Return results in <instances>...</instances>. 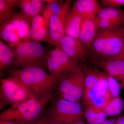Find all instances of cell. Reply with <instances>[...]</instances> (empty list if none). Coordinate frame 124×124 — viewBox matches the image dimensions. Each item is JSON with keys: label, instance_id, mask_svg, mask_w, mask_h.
<instances>
[{"label": "cell", "instance_id": "52a82bcc", "mask_svg": "<svg viewBox=\"0 0 124 124\" xmlns=\"http://www.w3.org/2000/svg\"><path fill=\"white\" fill-rule=\"evenodd\" d=\"M79 61L68 55L58 45L49 52L46 66L49 74L54 77L57 83L62 78L77 69L80 65Z\"/></svg>", "mask_w": 124, "mask_h": 124}, {"label": "cell", "instance_id": "9a60e30c", "mask_svg": "<svg viewBox=\"0 0 124 124\" xmlns=\"http://www.w3.org/2000/svg\"><path fill=\"white\" fill-rule=\"evenodd\" d=\"M104 71L120 81L121 89L124 90V61L112 60L100 64Z\"/></svg>", "mask_w": 124, "mask_h": 124}, {"label": "cell", "instance_id": "f546056e", "mask_svg": "<svg viewBox=\"0 0 124 124\" xmlns=\"http://www.w3.org/2000/svg\"><path fill=\"white\" fill-rule=\"evenodd\" d=\"M102 4L108 7L119 8L124 5V0H101Z\"/></svg>", "mask_w": 124, "mask_h": 124}, {"label": "cell", "instance_id": "d6a6232c", "mask_svg": "<svg viewBox=\"0 0 124 124\" xmlns=\"http://www.w3.org/2000/svg\"><path fill=\"white\" fill-rule=\"evenodd\" d=\"M119 60L124 61V41L123 47H122V50H121L120 53L118 55H116L115 57L113 58L111 60Z\"/></svg>", "mask_w": 124, "mask_h": 124}, {"label": "cell", "instance_id": "3957f363", "mask_svg": "<svg viewBox=\"0 0 124 124\" xmlns=\"http://www.w3.org/2000/svg\"><path fill=\"white\" fill-rule=\"evenodd\" d=\"M54 97L52 93L41 99L31 97L16 107H10L2 111L0 114V121L31 124L40 117L46 104L53 100Z\"/></svg>", "mask_w": 124, "mask_h": 124}, {"label": "cell", "instance_id": "8fae6325", "mask_svg": "<svg viewBox=\"0 0 124 124\" xmlns=\"http://www.w3.org/2000/svg\"><path fill=\"white\" fill-rule=\"evenodd\" d=\"M99 29L96 17L83 18L79 39L87 48L95 38Z\"/></svg>", "mask_w": 124, "mask_h": 124}, {"label": "cell", "instance_id": "5b68a950", "mask_svg": "<svg viewBox=\"0 0 124 124\" xmlns=\"http://www.w3.org/2000/svg\"><path fill=\"white\" fill-rule=\"evenodd\" d=\"M0 82V110L9 104H11V108L16 107L29 98L35 96L24 85L13 78L9 77L1 79Z\"/></svg>", "mask_w": 124, "mask_h": 124}, {"label": "cell", "instance_id": "836d02e7", "mask_svg": "<svg viewBox=\"0 0 124 124\" xmlns=\"http://www.w3.org/2000/svg\"><path fill=\"white\" fill-rule=\"evenodd\" d=\"M118 117H112L101 124H115Z\"/></svg>", "mask_w": 124, "mask_h": 124}, {"label": "cell", "instance_id": "603a6c76", "mask_svg": "<svg viewBox=\"0 0 124 124\" xmlns=\"http://www.w3.org/2000/svg\"><path fill=\"white\" fill-rule=\"evenodd\" d=\"M45 1L46 3L42 11V16L45 23H49L50 19L53 16L59 12L64 2L63 0H48Z\"/></svg>", "mask_w": 124, "mask_h": 124}, {"label": "cell", "instance_id": "7c38bea8", "mask_svg": "<svg viewBox=\"0 0 124 124\" xmlns=\"http://www.w3.org/2000/svg\"><path fill=\"white\" fill-rule=\"evenodd\" d=\"M72 8L84 18L96 17L103 8L101 2L97 0H77Z\"/></svg>", "mask_w": 124, "mask_h": 124}, {"label": "cell", "instance_id": "ac0fdd59", "mask_svg": "<svg viewBox=\"0 0 124 124\" xmlns=\"http://www.w3.org/2000/svg\"><path fill=\"white\" fill-rule=\"evenodd\" d=\"M84 90V79L82 72L81 75L69 91L58 98L70 101L81 103Z\"/></svg>", "mask_w": 124, "mask_h": 124}, {"label": "cell", "instance_id": "8d00e7d4", "mask_svg": "<svg viewBox=\"0 0 124 124\" xmlns=\"http://www.w3.org/2000/svg\"><path fill=\"white\" fill-rule=\"evenodd\" d=\"M0 124H22L16 122L7 121H0Z\"/></svg>", "mask_w": 124, "mask_h": 124}, {"label": "cell", "instance_id": "d6986e66", "mask_svg": "<svg viewBox=\"0 0 124 124\" xmlns=\"http://www.w3.org/2000/svg\"><path fill=\"white\" fill-rule=\"evenodd\" d=\"M14 25L16 32L23 41L29 40L28 33L31 26L29 22L23 17L21 12L14 13L9 18Z\"/></svg>", "mask_w": 124, "mask_h": 124}, {"label": "cell", "instance_id": "44dd1931", "mask_svg": "<svg viewBox=\"0 0 124 124\" xmlns=\"http://www.w3.org/2000/svg\"><path fill=\"white\" fill-rule=\"evenodd\" d=\"M108 116L119 115L124 109V101L120 96L112 98L106 101L101 108Z\"/></svg>", "mask_w": 124, "mask_h": 124}, {"label": "cell", "instance_id": "d4e9b609", "mask_svg": "<svg viewBox=\"0 0 124 124\" xmlns=\"http://www.w3.org/2000/svg\"><path fill=\"white\" fill-rule=\"evenodd\" d=\"M17 0H0V23L11 17Z\"/></svg>", "mask_w": 124, "mask_h": 124}, {"label": "cell", "instance_id": "30bf717a", "mask_svg": "<svg viewBox=\"0 0 124 124\" xmlns=\"http://www.w3.org/2000/svg\"><path fill=\"white\" fill-rule=\"evenodd\" d=\"M84 79L85 90L83 99L86 97L102 79L107 78L108 74L99 70L97 67H89L81 65Z\"/></svg>", "mask_w": 124, "mask_h": 124}, {"label": "cell", "instance_id": "2e32d148", "mask_svg": "<svg viewBox=\"0 0 124 124\" xmlns=\"http://www.w3.org/2000/svg\"><path fill=\"white\" fill-rule=\"evenodd\" d=\"M84 104V116L87 124H101L106 120L107 116L100 107L91 102Z\"/></svg>", "mask_w": 124, "mask_h": 124}, {"label": "cell", "instance_id": "ffe728a7", "mask_svg": "<svg viewBox=\"0 0 124 124\" xmlns=\"http://www.w3.org/2000/svg\"><path fill=\"white\" fill-rule=\"evenodd\" d=\"M14 48L0 40V74L3 69L12 67L15 59Z\"/></svg>", "mask_w": 124, "mask_h": 124}, {"label": "cell", "instance_id": "277c9868", "mask_svg": "<svg viewBox=\"0 0 124 124\" xmlns=\"http://www.w3.org/2000/svg\"><path fill=\"white\" fill-rule=\"evenodd\" d=\"M50 50L40 43L31 41H23L15 49V57L11 70L31 67L43 68L46 66V61Z\"/></svg>", "mask_w": 124, "mask_h": 124}, {"label": "cell", "instance_id": "ba28073f", "mask_svg": "<svg viewBox=\"0 0 124 124\" xmlns=\"http://www.w3.org/2000/svg\"><path fill=\"white\" fill-rule=\"evenodd\" d=\"M71 2L70 0L66 1L59 12L53 16L50 20L48 42L51 46H57L64 36V22L71 9Z\"/></svg>", "mask_w": 124, "mask_h": 124}, {"label": "cell", "instance_id": "7402d4cb", "mask_svg": "<svg viewBox=\"0 0 124 124\" xmlns=\"http://www.w3.org/2000/svg\"><path fill=\"white\" fill-rule=\"evenodd\" d=\"M96 18L109 19L124 23V11L120 8L106 7L100 10Z\"/></svg>", "mask_w": 124, "mask_h": 124}, {"label": "cell", "instance_id": "9c48e42d", "mask_svg": "<svg viewBox=\"0 0 124 124\" xmlns=\"http://www.w3.org/2000/svg\"><path fill=\"white\" fill-rule=\"evenodd\" d=\"M58 45L71 57L82 62L86 61L87 48L79 39L64 35L61 38Z\"/></svg>", "mask_w": 124, "mask_h": 124}, {"label": "cell", "instance_id": "6da1fadb", "mask_svg": "<svg viewBox=\"0 0 124 124\" xmlns=\"http://www.w3.org/2000/svg\"><path fill=\"white\" fill-rule=\"evenodd\" d=\"M124 41V26L99 29L95 38L87 48V59L99 66L110 61L120 53Z\"/></svg>", "mask_w": 124, "mask_h": 124}, {"label": "cell", "instance_id": "83f0119b", "mask_svg": "<svg viewBox=\"0 0 124 124\" xmlns=\"http://www.w3.org/2000/svg\"><path fill=\"white\" fill-rule=\"evenodd\" d=\"M108 89L112 98L117 97L120 96L121 88L119 83L112 76L108 75L107 78Z\"/></svg>", "mask_w": 124, "mask_h": 124}, {"label": "cell", "instance_id": "e575fe53", "mask_svg": "<svg viewBox=\"0 0 124 124\" xmlns=\"http://www.w3.org/2000/svg\"><path fill=\"white\" fill-rule=\"evenodd\" d=\"M71 124H85L84 116L78 118Z\"/></svg>", "mask_w": 124, "mask_h": 124}, {"label": "cell", "instance_id": "1f68e13d", "mask_svg": "<svg viewBox=\"0 0 124 124\" xmlns=\"http://www.w3.org/2000/svg\"><path fill=\"white\" fill-rule=\"evenodd\" d=\"M31 124H57L46 115V116L38 118Z\"/></svg>", "mask_w": 124, "mask_h": 124}, {"label": "cell", "instance_id": "7a4b0ae2", "mask_svg": "<svg viewBox=\"0 0 124 124\" xmlns=\"http://www.w3.org/2000/svg\"><path fill=\"white\" fill-rule=\"evenodd\" d=\"M9 77L19 81L32 94L39 99L53 93L52 90L57 83L54 77L38 67L11 70Z\"/></svg>", "mask_w": 124, "mask_h": 124}, {"label": "cell", "instance_id": "4fadbf2b", "mask_svg": "<svg viewBox=\"0 0 124 124\" xmlns=\"http://www.w3.org/2000/svg\"><path fill=\"white\" fill-rule=\"evenodd\" d=\"M46 2L42 0H17V4L23 17L30 22L34 16L42 14Z\"/></svg>", "mask_w": 124, "mask_h": 124}, {"label": "cell", "instance_id": "f1b7e54d", "mask_svg": "<svg viewBox=\"0 0 124 124\" xmlns=\"http://www.w3.org/2000/svg\"><path fill=\"white\" fill-rule=\"evenodd\" d=\"M30 23L31 27L34 28H38L43 26L45 23L44 19L41 14L37 15L34 16Z\"/></svg>", "mask_w": 124, "mask_h": 124}, {"label": "cell", "instance_id": "8992f818", "mask_svg": "<svg viewBox=\"0 0 124 124\" xmlns=\"http://www.w3.org/2000/svg\"><path fill=\"white\" fill-rule=\"evenodd\" d=\"M84 112L81 103L58 98L52 103L47 115L57 124H71L83 116Z\"/></svg>", "mask_w": 124, "mask_h": 124}, {"label": "cell", "instance_id": "e0dca14e", "mask_svg": "<svg viewBox=\"0 0 124 124\" xmlns=\"http://www.w3.org/2000/svg\"><path fill=\"white\" fill-rule=\"evenodd\" d=\"M82 73L80 65L75 70L66 75L58 81L55 87L58 97L69 91Z\"/></svg>", "mask_w": 124, "mask_h": 124}, {"label": "cell", "instance_id": "4316f807", "mask_svg": "<svg viewBox=\"0 0 124 124\" xmlns=\"http://www.w3.org/2000/svg\"><path fill=\"white\" fill-rule=\"evenodd\" d=\"M96 19L99 29H116L124 26V23L121 22L103 19L96 18Z\"/></svg>", "mask_w": 124, "mask_h": 124}, {"label": "cell", "instance_id": "4dcf8cb0", "mask_svg": "<svg viewBox=\"0 0 124 124\" xmlns=\"http://www.w3.org/2000/svg\"><path fill=\"white\" fill-rule=\"evenodd\" d=\"M8 31L17 33L14 25L9 18L7 19L1 23L0 31Z\"/></svg>", "mask_w": 124, "mask_h": 124}, {"label": "cell", "instance_id": "484cf974", "mask_svg": "<svg viewBox=\"0 0 124 124\" xmlns=\"http://www.w3.org/2000/svg\"><path fill=\"white\" fill-rule=\"evenodd\" d=\"M0 38L7 44L15 49L18 47L23 41L17 33L8 31H0Z\"/></svg>", "mask_w": 124, "mask_h": 124}, {"label": "cell", "instance_id": "5bb4252c", "mask_svg": "<svg viewBox=\"0 0 124 124\" xmlns=\"http://www.w3.org/2000/svg\"><path fill=\"white\" fill-rule=\"evenodd\" d=\"M83 18L71 8L66 18L64 26V36L79 39Z\"/></svg>", "mask_w": 124, "mask_h": 124}, {"label": "cell", "instance_id": "cb8c5ba5", "mask_svg": "<svg viewBox=\"0 0 124 124\" xmlns=\"http://www.w3.org/2000/svg\"><path fill=\"white\" fill-rule=\"evenodd\" d=\"M49 23H45L43 26L38 28L31 27L28 33L29 39L40 43L48 42L49 37Z\"/></svg>", "mask_w": 124, "mask_h": 124}, {"label": "cell", "instance_id": "d590c367", "mask_svg": "<svg viewBox=\"0 0 124 124\" xmlns=\"http://www.w3.org/2000/svg\"><path fill=\"white\" fill-rule=\"evenodd\" d=\"M115 124H124V114L118 116Z\"/></svg>", "mask_w": 124, "mask_h": 124}]
</instances>
